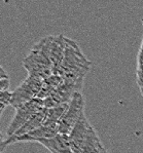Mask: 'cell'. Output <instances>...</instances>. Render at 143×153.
Listing matches in <instances>:
<instances>
[{
	"instance_id": "6da1fadb",
	"label": "cell",
	"mask_w": 143,
	"mask_h": 153,
	"mask_svg": "<svg viewBox=\"0 0 143 153\" xmlns=\"http://www.w3.org/2000/svg\"><path fill=\"white\" fill-rule=\"evenodd\" d=\"M91 67V62L83 55L79 45L74 40L66 37L64 59L58 75L65 81L83 84V79Z\"/></svg>"
},
{
	"instance_id": "7a4b0ae2",
	"label": "cell",
	"mask_w": 143,
	"mask_h": 153,
	"mask_svg": "<svg viewBox=\"0 0 143 153\" xmlns=\"http://www.w3.org/2000/svg\"><path fill=\"white\" fill-rule=\"evenodd\" d=\"M23 65L28 75L45 79L54 74V67L51 60L37 44H35L30 53L26 56Z\"/></svg>"
},
{
	"instance_id": "3957f363",
	"label": "cell",
	"mask_w": 143,
	"mask_h": 153,
	"mask_svg": "<svg viewBox=\"0 0 143 153\" xmlns=\"http://www.w3.org/2000/svg\"><path fill=\"white\" fill-rule=\"evenodd\" d=\"M46 56L51 60L54 67V74H59L61 66L64 59L65 46H66V37L64 35H51L42 38L37 42Z\"/></svg>"
},
{
	"instance_id": "277c9868",
	"label": "cell",
	"mask_w": 143,
	"mask_h": 153,
	"mask_svg": "<svg viewBox=\"0 0 143 153\" xmlns=\"http://www.w3.org/2000/svg\"><path fill=\"white\" fill-rule=\"evenodd\" d=\"M42 82L43 79L40 77L28 75L27 78L13 91V100L10 106L17 109L26 103L38 98Z\"/></svg>"
},
{
	"instance_id": "5b68a950",
	"label": "cell",
	"mask_w": 143,
	"mask_h": 153,
	"mask_svg": "<svg viewBox=\"0 0 143 153\" xmlns=\"http://www.w3.org/2000/svg\"><path fill=\"white\" fill-rule=\"evenodd\" d=\"M84 113V99L81 93H76L69 102L67 110L58 123L59 134L69 136L77 121Z\"/></svg>"
},
{
	"instance_id": "8992f818",
	"label": "cell",
	"mask_w": 143,
	"mask_h": 153,
	"mask_svg": "<svg viewBox=\"0 0 143 153\" xmlns=\"http://www.w3.org/2000/svg\"><path fill=\"white\" fill-rule=\"evenodd\" d=\"M42 108H44L43 100L38 98L34 99V100L30 101V102L26 103L21 107L17 108L15 116L13 117L10 123L6 128L7 138L15 135L19 129L22 128L24 124L27 123L37 112L40 111Z\"/></svg>"
},
{
	"instance_id": "52a82bcc",
	"label": "cell",
	"mask_w": 143,
	"mask_h": 153,
	"mask_svg": "<svg viewBox=\"0 0 143 153\" xmlns=\"http://www.w3.org/2000/svg\"><path fill=\"white\" fill-rule=\"evenodd\" d=\"M83 84L74 83V82L63 81V83L54 91L48 98L44 99L43 104L45 108H53L68 104L72 100L76 93H80Z\"/></svg>"
},
{
	"instance_id": "ba28073f",
	"label": "cell",
	"mask_w": 143,
	"mask_h": 153,
	"mask_svg": "<svg viewBox=\"0 0 143 153\" xmlns=\"http://www.w3.org/2000/svg\"><path fill=\"white\" fill-rule=\"evenodd\" d=\"M94 129L95 128H93V126L86 118V114L83 113L69 135L70 144H71L73 153L81 152L84 144L86 143V141H88L89 137H90Z\"/></svg>"
},
{
	"instance_id": "9c48e42d",
	"label": "cell",
	"mask_w": 143,
	"mask_h": 153,
	"mask_svg": "<svg viewBox=\"0 0 143 153\" xmlns=\"http://www.w3.org/2000/svg\"><path fill=\"white\" fill-rule=\"evenodd\" d=\"M36 143L43 146L51 153H73L70 144L69 136L58 134L56 137L51 139H40Z\"/></svg>"
},
{
	"instance_id": "30bf717a",
	"label": "cell",
	"mask_w": 143,
	"mask_h": 153,
	"mask_svg": "<svg viewBox=\"0 0 143 153\" xmlns=\"http://www.w3.org/2000/svg\"><path fill=\"white\" fill-rule=\"evenodd\" d=\"M46 117H48V108L44 107V108H42L40 111L37 112L27 123L24 124L15 135L11 136V137L6 138V140H13V139L22 137V136H25V135H27V134L35 131V129L39 128L40 126H44V123H45V121H46Z\"/></svg>"
},
{
	"instance_id": "8fae6325",
	"label": "cell",
	"mask_w": 143,
	"mask_h": 153,
	"mask_svg": "<svg viewBox=\"0 0 143 153\" xmlns=\"http://www.w3.org/2000/svg\"><path fill=\"white\" fill-rule=\"evenodd\" d=\"M63 81H64L63 77L57 74H53L51 76L43 79L40 93L38 95V99L44 100V99L48 98L63 83Z\"/></svg>"
},
{
	"instance_id": "7c38bea8",
	"label": "cell",
	"mask_w": 143,
	"mask_h": 153,
	"mask_svg": "<svg viewBox=\"0 0 143 153\" xmlns=\"http://www.w3.org/2000/svg\"><path fill=\"white\" fill-rule=\"evenodd\" d=\"M136 81L140 95L143 98V34L139 51L137 53V66H136Z\"/></svg>"
},
{
	"instance_id": "4fadbf2b",
	"label": "cell",
	"mask_w": 143,
	"mask_h": 153,
	"mask_svg": "<svg viewBox=\"0 0 143 153\" xmlns=\"http://www.w3.org/2000/svg\"><path fill=\"white\" fill-rule=\"evenodd\" d=\"M13 100V91H0V114L2 115L4 109L8 105H11Z\"/></svg>"
},
{
	"instance_id": "5bb4252c",
	"label": "cell",
	"mask_w": 143,
	"mask_h": 153,
	"mask_svg": "<svg viewBox=\"0 0 143 153\" xmlns=\"http://www.w3.org/2000/svg\"><path fill=\"white\" fill-rule=\"evenodd\" d=\"M9 78L0 79V91H9Z\"/></svg>"
},
{
	"instance_id": "9a60e30c",
	"label": "cell",
	"mask_w": 143,
	"mask_h": 153,
	"mask_svg": "<svg viewBox=\"0 0 143 153\" xmlns=\"http://www.w3.org/2000/svg\"><path fill=\"white\" fill-rule=\"evenodd\" d=\"M3 78H9L7 73L5 72L3 67H1V73H0V79H3Z\"/></svg>"
},
{
	"instance_id": "2e32d148",
	"label": "cell",
	"mask_w": 143,
	"mask_h": 153,
	"mask_svg": "<svg viewBox=\"0 0 143 153\" xmlns=\"http://www.w3.org/2000/svg\"><path fill=\"white\" fill-rule=\"evenodd\" d=\"M105 153H108V151H106V152H105Z\"/></svg>"
}]
</instances>
